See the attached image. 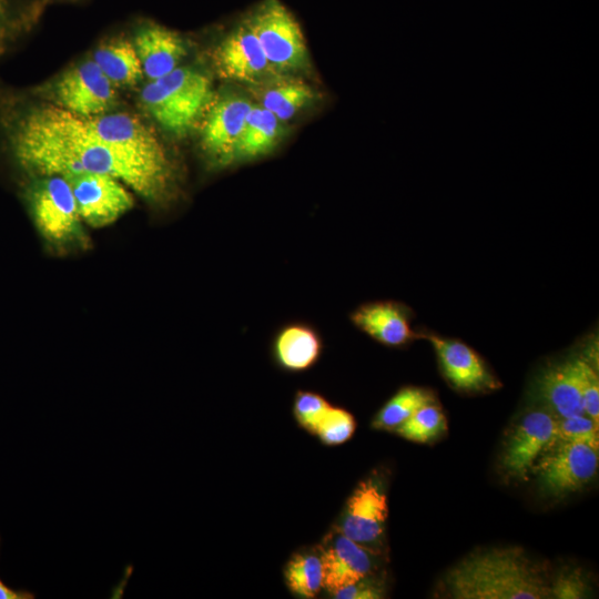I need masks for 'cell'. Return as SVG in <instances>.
<instances>
[{
  "label": "cell",
  "instance_id": "6da1fadb",
  "mask_svg": "<svg viewBox=\"0 0 599 599\" xmlns=\"http://www.w3.org/2000/svg\"><path fill=\"white\" fill-rule=\"evenodd\" d=\"M8 141L18 164L40 176L111 175L152 202H164L175 187L170 158L153 159L104 141L82 116L60 106H41L10 116Z\"/></svg>",
  "mask_w": 599,
  "mask_h": 599
},
{
  "label": "cell",
  "instance_id": "7a4b0ae2",
  "mask_svg": "<svg viewBox=\"0 0 599 599\" xmlns=\"http://www.w3.org/2000/svg\"><path fill=\"white\" fill-rule=\"evenodd\" d=\"M445 587L457 599L551 598L544 569L517 547L470 554L448 571Z\"/></svg>",
  "mask_w": 599,
  "mask_h": 599
},
{
  "label": "cell",
  "instance_id": "3957f363",
  "mask_svg": "<svg viewBox=\"0 0 599 599\" xmlns=\"http://www.w3.org/2000/svg\"><path fill=\"white\" fill-rule=\"evenodd\" d=\"M214 99L213 84L207 75L180 67L150 81L140 95L146 113L162 129L179 136L200 124Z\"/></svg>",
  "mask_w": 599,
  "mask_h": 599
},
{
  "label": "cell",
  "instance_id": "277c9868",
  "mask_svg": "<svg viewBox=\"0 0 599 599\" xmlns=\"http://www.w3.org/2000/svg\"><path fill=\"white\" fill-rule=\"evenodd\" d=\"M246 21L277 75H297L311 68L303 31L278 0H265Z\"/></svg>",
  "mask_w": 599,
  "mask_h": 599
},
{
  "label": "cell",
  "instance_id": "5b68a950",
  "mask_svg": "<svg viewBox=\"0 0 599 599\" xmlns=\"http://www.w3.org/2000/svg\"><path fill=\"white\" fill-rule=\"evenodd\" d=\"M29 203L33 222L49 244L58 247L85 244L82 220L64 176H42L30 190Z\"/></svg>",
  "mask_w": 599,
  "mask_h": 599
},
{
  "label": "cell",
  "instance_id": "8992f818",
  "mask_svg": "<svg viewBox=\"0 0 599 599\" xmlns=\"http://www.w3.org/2000/svg\"><path fill=\"white\" fill-rule=\"evenodd\" d=\"M253 101L227 92L214 99L200 122V144L209 163L223 169L234 164L236 145Z\"/></svg>",
  "mask_w": 599,
  "mask_h": 599
},
{
  "label": "cell",
  "instance_id": "52a82bcc",
  "mask_svg": "<svg viewBox=\"0 0 599 599\" xmlns=\"http://www.w3.org/2000/svg\"><path fill=\"white\" fill-rule=\"evenodd\" d=\"M598 450L582 444L555 439L538 457L531 470L548 494L576 491L597 474Z\"/></svg>",
  "mask_w": 599,
  "mask_h": 599
},
{
  "label": "cell",
  "instance_id": "ba28073f",
  "mask_svg": "<svg viewBox=\"0 0 599 599\" xmlns=\"http://www.w3.org/2000/svg\"><path fill=\"white\" fill-rule=\"evenodd\" d=\"M64 177L81 220L92 227L112 224L133 206L134 199L128 186L111 175L77 173Z\"/></svg>",
  "mask_w": 599,
  "mask_h": 599
},
{
  "label": "cell",
  "instance_id": "9c48e42d",
  "mask_svg": "<svg viewBox=\"0 0 599 599\" xmlns=\"http://www.w3.org/2000/svg\"><path fill=\"white\" fill-rule=\"evenodd\" d=\"M213 63L222 79L252 88L277 75L246 19L234 27L216 45Z\"/></svg>",
  "mask_w": 599,
  "mask_h": 599
},
{
  "label": "cell",
  "instance_id": "30bf717a",
  "mask_svg": "<svg viewBox=\"0 0 599 599\" xmlns=\"http://www.w3.org/2000/svg\"><path fill=\"white\" fill-rule=\"evenodd\" d=\"M115 88L98 64L89 60L59 79L55 85L58 106L82 118L100 115L115 103Z\"/></svg>",
  "mask_w": 599,
  "mask_h": 599
},
{
  "label": "cell",
  "instance_id": "8fae6325",
  "mask_svg": "<svg viewBox=\"0 0 599 599\" xmlns=\"http://www.w3.org/2000/svg\"><path fill=\"white\" fill-rule=\"evenodd\" d=\"M419 337L429 341L444 377L455 389L480 393L500 387L484 359L466 343L433 333H422Z\"/></svg>",
  "mask_w": 599,
  "mask_h": 599
},
{
  "label": "cell",
  "instance_id": "7c38bea8",
  "mask_svg": "<svg viewBox=\"0 0 599 599\" xmlns=\"http://www.w3.org/2000/svg\"><path fill=\"white\" fill-rule=\"evenodd\" d=\"M323 587L332 595L369 576L374 569V554L365 546L339 531L331 532L318 547Z\"/></svg>",
  "mask_w": 599,
  "mask_h": 599
},
{
  "label": "cell",
  "instance_id": "4fadbf2b",
  "mask_svg": "<svg viewBox=\"0 0 599 599\" xmlns=\"http://www.w3.org/2000/svg\"><path fill=\"white\" fill-rule=\"evenodd\" d=\"M556 424L557 419L545 410L525 415L502 451L505 470L514 477H526L541 453L556 439Z\"/></svg>",
  "mask_w": 599,
  "mask_h": 599
},
{
  "label": "cell",
  "instance_id": "5bb4252c",
  "mask_svg": "<svg viewBox=\"0 0 599 599\" xmlns=\"http://www.w3.org/2000/svg\"><path fill=\"white\" fill-rule=\"evenodd\" d=\"M412 318L410 308L394 300L366 302L349 314L356 328L388 347H400L419 337L412 327Z\"/></svg>",
  "mask_w": 599,
  "mask_h": 599
},
{
  "label": "cell",
  "instance_id": "9a60e30c",
  "mask_svg": "<svg viewBox=\"0 0 599 599\" xmlns=\"http://www.w3.org/2000/svg\"><path fill=\"white\" fill-rule=\"evenodd\" d=\"M387 514L386 495L369 479L361 483L348 499L336 530L368 548L383 536Z\"/></svg>",
  "mask_w": 599,
  "mask_h": 599
},
{
  "label": "cell",
  "instance_id": "2e32d148",
  "mask_svg": "<svg viewBox=\"0 0 599 599\" xmlns=\"http://www.w3.org/2000/svg\"><path fill=\"white\" fill-rule=\"evenodd\" d=\"M133 44L143 75L160 79L176 68L187 53L185 40L175 31L155 23H145L136 31Z\"/></svg>",
  "mask_w": 599,
  "mask_h": 599
},
{
  "label": "cell",
  "instance_id": "e0dca14e",
  "mask_svg": "<svg viewBox=\"0 0 599 599\" xmlns=\"http://www.w3.org/2000/svg\"><path fill=\"white\" fill-rule=\"evenodd\" d=\"M323 351V338L311 323L297 321L282 325L272 341V354L276 363L288 372H302L312 367Z\"/></svg>",
  "mask_w": 599,
  "mask_h": 599
},
{
  "label": "cell",
  "instance_id": "ac0fdd59",
  "mask_svg": "<svg viewBox=\"0 0 599 599\" xmlns=\"http://www.w3.org/2000/svg\"><path fill=\"white\" fill-rule=\"evenodd\" d=\"M538 390L560 418L583 414L580 392V358L548 367L538 380Z\"/></svg>",
  "mask_w": 599,
  "mask_h": 599
},
{
  "label": "cell",
  "instance_id": "d6986e66",
  "mask_svg": "<svg viewBox=\"0 0 599 599\" xmlns=\"http://www.w3.org/2000/svg\"><path fill=\"white\" fill-rule=\"evenodd\" d=\"M287 131V123L258 103H253L236 145L234 164L271 154L282 143Z\"/></svg>",
  "mask_w": 599,
  "mask_h": 599
},
{
  "label": "cell",
  "instance_id": "ffe728a7",
  "mask_svg": "<svg viewBox=\"0 0 599 599\" xmlns=\"http://www.w3.org/2000/svg\"><path fill=\"white\" fill-rule=\"evenodd\" d=\"M252 89L257 103L285 123L317 100V92L297 75H276Z\"/></svg>",
  "mask_w": 599,
  "mask_h": 599
},
{
  "label": "cell",
  "instance_id": "44dd1931",
  "mask_svg": "<svg viewBox=\"0 0 599 599\" xmlns=\"http://www.w3.org/2000/svg\"><path fill=\"white\" fill-rule=\"evenodd\" d=\"M93 61L115 87L134 85L143 75L133 42L123 38L101 44L94 52Z\"/></svg>",
  "mask_w": 599,
  "mask_h": 599
},
{
  "label": "cell",
  "instance_id": "7402d4cb",
  "mask_svg": "<svg viewBox=\"0 0 599 599\" xmlns=\"http://www.w3.org/2000/svg\"><path fill=\"white\" fill-rule=\"evenodd\" d=\"M435 402L434 394L422 387L407 386L399 389L378 412L373 427L396 429L419 407Z\"/></svg>",
  "mask_w": 599,
  "mask_h": 599
},
{
  "label": "cell",
  "instance_id": "603a6c76",
  "mask_svg": "<svg viewBox=\"0 0 599 599\" xmlns=\"http://www.w3.org/2000/svg\"><path fill=\"white\" fill-rule=\"evenodd\" d=\"M285 579L293 593L303 598L315 597L323 587L319 557L308 552L297 554L285 568Z\"/></svg>",
  "mask_w": 599,
  "mask_h": 599
},
{
  "label": "cell",
  "instance_id": "cb8c5ba5",
  "mask_svg": "<svg viewBox=\"0 0 599 599\" xmlns=\"http://www.w3.org/2000/svg\"><path fill=\"white\" fill-rule=\"evenodd\" d=\"M447 429V420L441 408L435 402L419 407L395 432L412 441L428 443Z\"/></svg>",
  "mask_w": 599,
  "mask_h": 599
},
{
  "label": "cell",
  "instance_id": "d4e9b609",
  "mask_svg": "<svg viewBox=\"0 0 599 599\" xmlns=\"http://www.w3.org/2000/svg\"><path fill=\"white\" fill-rule=\"evenodd\" d=\"M40 0H0V52L32 21Z\"/></svg>",
  "mask_w": 599,
  "mask_h": 599
},
{
  "label": "cell",
  "instance_id": "484cf974",
  "mask_svg": "<svg viewBox=\"0 0 599 599\" xmlns=\"http://www.w3.org/2000/svg\"><path fill=\"white\" fill-rule=\"evenodd\" d=\"M599 425L585 414L557 419L556 439L599 448Z\"/></svg>",
  "mask_w": 599,
  "mask_h": 599
},
{
  "label": "cell",
  "instance_id": "4316f807",
  "mask_svg": "<svg viewBox=\"0 0 599 599\" xmlns=\"http://www.w3.org/2000/svg\"><path fill=\"white\" fill-rule=\"evenodd\" d=\"M355 430V420L351 413L343 408L331 406L316 426L314 433L328 445L346 441Z\"/></svg>",
  "mask_w": 599,
  "mask_h": 599
},
{
  "label": "cell",
  "instance_id": "83f0119b",
  "mask_svg": "<svg viewBox=\"0 0 599 599\" xmlns=\"http://www.w3.org/2000/svg\"><path fill=\"white\" fill-rule=\"evenodd\" d=\"M331 405L319 394L298 390L294 400V413L298 423L314 432Z\"/></svg>",
  "mask_w": 599,
  "mask_h": 599
},
{
  "label": "cell",
  "instance_id": "f1b7e54d",
  "mask_svg": "<svg viewBox=\"0 0 599 599\" xmlns=\"http://www.w3.org/2000/svg\"><path fill=\"white\" fill-rule=\"evenodd\" d=\"M580 392L583 414L599 425V377L595 368L580 358Z\"/></svg>",
  "mask_w": 599,
  "mask_h": 599
},
{
  "label": "cell",
  "instance_id": "f546056e",
  "mask_svg": "<svg viewBox=\"0 0 599 599\" xmlns=\"http://www.w3.org/2000/svg\"><path fill=\"white\" fill-rule=\"evenodd\" d=\"M588 586L579 570L561 572L550 582V597L559 599H579L587 595Z\"/></svg>",
  "mask_w": 599,
  "mask_h": 599
},
{
  "label": "cell",
  "instance_id": "4dcf8cb0",
  "mask_svg": "<svg viewBox=\"0 0 599 599\" xmlns=\"http://www.w3.org/2000/svg\"><path fill=\"white\" fill-rule=\"evenodd\" d=\"M338 599H378L383 597V587L369 576L344 587L333 593Z\"/></svg>",
  "mask_w": 599,
  "mask_h": 599
},
{
  "label": "cell",
  "instance_id": "1f68e13d",
  "mask_svg": "<svg viewBox=\"0 0 599 599\" xmlns=\"http://www.w3.org/2000/svg\"><path fill=\"white\" fill-rule=\"evenodd\" d=\"M35 598L33 592L27 590H16L8 587L0 579V599H33Z\"/></svg>",
  "mask_w": 599,
  "mask_h": 599
}]
</instances>
